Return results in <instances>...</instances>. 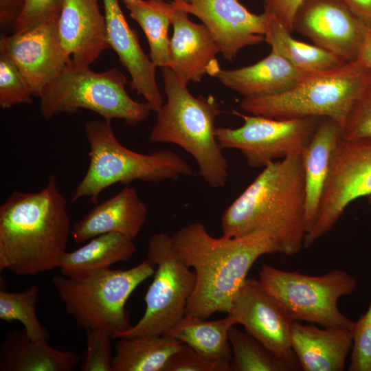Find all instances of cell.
I'll use <instances>...</instances> for the list:
<instances>
[{"instance_id":"obj_25","label":"cell","mask_w":371,"mask_h":371,"mask_svg":"<svg viewBox=\"0 0 371 371\" xmlns=\"http://www.w3.org/2000/svg\"><path fill=\"white\" fill-rule=\"evenodd\" d=\"M236 324L235 319L228 314L213 321L185 315L163 335L190 346L216 364L219 371H229L232 352L229 331Z\"/></svg>"},{"instance_id":"obj_31","label":"cell","mask_w":371,"mask_h":371,"mask_svg":"<svg viewBox=\"0 0 371 371\" xmlns=\"http://www.w3.org/2000/svg\"><path fill=\"white\" fill-rule=\"evenodd\" d=\"M38 289L32 285L19 292L0 291V319L11 322H20L27 336L32 339L49 341V334L37 317L36 304Z\"/></svg>"},{"instance_id":"obj_7","label":"cell","mask_w":371,"mask_h":371,"mask_svg":"<svg viewBox=\"0 0 371 371\" xmlns=\"http://www.w3.org/2000/svg\"><path fill=\"white\" fill-rule=\"evenodd\" d=\"M127 83L126 77L116 67L95 72L71 60L43 89L39 97L40 113L48 120L60 113L87 109L106 120L120 119L135 125L153 110L146 102H139L129 96Z\"/></svg>"},{"instance_id":"obj_35","label":"cell","mask_w":371,"mask_h":371,"mask_svg":"<svg viewBox=\"0 0 371 371\" xmlns=\"http://www.w3.org/2000/svg\"><path fill=\"white\" fill-rule=\"evenodd\" d=\"M349 371H371V302L355 322Z\"/></svg>"},{"instance_id":"obj_2","label":"cell","mask_w":371,"mask_h":371,"mask_svg":"<svg viewBox=\"0 0 371 371\" xmlns=\"http://www.w3.org/2000/svg\"><path fill=\"white\" fill-rule=\"evenodd\" d=\"M54 174L36 192L13 190L0 206V270L34 276L59 267L70 218Z\"/></svg>"},{"instance_id":"obj_19","label":"cell","mask_w":371,"mask_h":371,"mask_svg":"<svg viewBox=\"0 0 371 371\" xmlns=\"http://www.w3.org/2000/svg\"><path fill=\"white\" fill-rule=\"evenodd\" d=\"M207 74L217 78L244 98L284 92L309 75L296 69L273 50L253 65L232 70L222 69L216 61L210 67Z\"/></svg>"},{"instance_id":"obj_42","label":"cell","mask_w":371,"mask_h":371,"mask_svg":"<svg viewBox=\"0 0 371 371\" xmlns=\"http://www.w3.org/2000/svg\"><path fill=\"white\" fill-rule=\"evenodd\" d=\"M155 1H164V0H153ZM175 1H183V2H188L190 0H172Z\"/></svg>"},{"instance_id":"obj_26","label":"cell","mask_w":371,"mask_h":371,"mask_svg":"<svg viewBox=\"0 0 371 371\" xmlns=\"http://www.w3.org/2000/svg\"><path fill=\"white\" fill-rule=\"evenodd\" d=\"M136 252L133 240L118 233L97 236L79 249L66 252L59 269L63 275L82 279L121 261H127Z\"/></svg>"},{"instance_id":"obj_23","label":"cell","mask_w":371,"mask_h":371,"mask_svg":"<svg viewBox=\"0 0 371 371\" xmlns=\"http://www.w3.org/2000/svg\"><path fill=\"white\" fill-rule=\"evenodd\" d=\"M341 139V126L330 118H320L300 154L305 183L306 234L315 222L332 159Z\"/></svg>"},{"instance_id":"obj_27","label":"cell","mask_w":371,"mask_h":371,"mask_svg":"<svg viewBox=\"0 0 371 371\" xmlns=\"http://www.w3.org/2000/svg\"><path fill=\"white\" fill-rule=\"evenodd\" d=\"M181 345L163 334L118 338L112 371H164L168 360Z\"/></svg>"},{"instance_id":"obj_36","label":"cell","mask_w":371,"mask_h":371,"mask_svg":"<svg viewBox=\"0 0 371 371\" xmlns=\"http://www.w3.org/2000/svg\"><path fill=\"white\" fill-rule=\"evenodd\" d=\"M62 0H25L23 11L12 27V33L26 32L47 18Z\"/></svg>"},{"instance_id":"obj_20","label":"cell","mask_w":371,"mask_h":371,"mask_svg":"<svg viewBox=\"0 0 371 371\" xmlns=\"http://www.w3.org/2000/svg\"><path fill=\"white\" fill-rule=\"evenodd\" d=\"M170 40V67L185 85L197 82L216 61L220 48L204 24L191 21L188 13L174 9Z\"/></svg>"},{"instance_id":"obj_33","label":"cell","mask_w":371,"mask_h":371,"mask_svg":"<svg viewBox=\"0 0 371 371\" xmlns=\"http://www.w3.org/2000/svg\"><path fill=\"white\" fill-rule=\"evenodd\" d=\"M87 350L82 371H112L111 335L101 329H86Z\"/></svg>"},{"instance_id":"obj_16","label":"cell","mask_w":371,"mask_h":371,"mask_svg":"<svg viewBox=\"0 0 371 371\" xmlns=\"http://www.w3.org/2000/svg\"><path fill=\"white\" fill-rule=\"evenodd\" d=\"M227 314L273 352L280 356L293 352L291 346L293 321L259 279L247 278Z\"/></svg>"},{"instance_id":"obj_43","label":"cell","mask_w":371,"mask_h":371,"mask_svg":"<svg viewBox=\"0 0 371 371\" xmlns=\"http://www.w3.org/2000/svg\"><path fill=\"white\" fill-rule=\"evenodd\" d=\"M368 202L371 205V196L367 197Z\"/></svg>"},{"instance_id":"obj_22","label":"cell","mask_w":371,"mask_h":371,"mask_svg":"<svg viewBox=\"0 0 371 371\" xmlns=\"http://www.w3.org/2000/svg\"><path fill=\"white\" fill-rule=\"evenodd\" d=\"M353 330L293 323L291 346L303 371H343L352 350Z\"/></svg>"},{"instance_id":"obj_18","label":"cell","mask_w":371,"mask_h":371,"mask_svg":"<svg viewBox=\"0 0 371 371\" xmlns=\"http://www.w3.org/2000/svg\"><path fill=\"white\" fill-rule=\"evenodd\" d=\"M99 0H62L58 33L62 47L74 63L89 67L110 46Z\"/></svg>"},{"instance_id":"obj_14","label":"cell","mask_w":371,"mask_h":371,"mask_svg":"<svg viewBox=\"0 0 371 371\" xmlns=\"http://www.w3.org/2000/svg\"><path fill=\"white\" fill-rule=\"evenodd\" d=\"M293 30L344 63L358 60L370 31L341 0H305Z\"/></svg>"},{"instance_id":"obj_17","label":"cell","mask_w":371,"mask_h":371,"mask_svg":"<svg viewBox=\"0 0 371 371\" xmlns=\"http://www.w3.org/2000/svg\"><path fill=\"white\" fill-rule=\"evenodd\" d=\"M107 39L120 61L131 76L133 91L142 95L154 111L164 100L156 81V66L142 48L138 35L128 25L119 0H102Z\"/></svg>"},{"instance_id":"obj_9","label":"cell","mask_w":371,"mask_h":371,"mask_svg":"<svg viewBox=\"0 0 371 371\" xmlns=\"http://www.w3.org/2000/svg\"><path fill=\"white\" fill-rule=\"evenodd\" d=\"M259 280L281 304L293 322H306L322 327L354 330L355 322L339 309L338 300L352 294L355 278L341 269L310 276L263 265Z\"/></svg>"},{"instance_id":"obj_40","label":"cell","mask_w":371,"mask_h":371,"mask_svg":"<svg viewBox=\"0 0 371 371\" xmlns=\"http://www.w3.org/2000/svg\"><path fill=\"white\" fill-rule=\"evenodd\" d=\"M369 29L371 30V0H341Z\"/></svg>"},{"instance_id":"obj_10","label":"cell","mask_w":371,"mask_h":371,"mask_svg":"<svg viewBox=\"0 0 371 371\" xmlns=\"http://www.w3.org/2000/svg\"><path fill=\"white\" fill-rule=\"evenodd\" d=\"M157 266L154 279L145 295V312L128 329L111 337L162 335L185 315L195 285V273L175 250L172 236L166 233L150 236L147 257Z\"/></svg>"},{"instance_id":"obj_28","label":"cell","mask_w":371,"mask_h":371,"mask_svg":"<svg viewBox=\"0 0 371 371\" xmlns=\"http://www.w3.org/2000/svg\"><path fill=\"white\" fill-rule=\"evenodd\" d=\"M122 1L147 38L152 62L156 67H170L168 30L174 12L172 3L153 0Z\"/></svg>"},{"instance_id":"obj_12","label":"cell","mask_w":371,"mask_h":371,"mask_svg":"<svg viewBox=\"0 0 371 371\" xmlns=\"http://www.w3.org/2000/svg\"><path fill=\"white\" fill-rule=\"evenodd\" d=\"M371 196V139H344L333 155L307 248L329 232L355 200Z\"/></svg>"},{"instance_id":"obj_37","label":"cell","mask_w":371,"mask_h":371,"mask_svg":"<svg viewBox=\"0 0 371 371\" xmlns=\"http://www.w3.org/2000/svg\"><path fill=\"white\" fill-rule=\"evenodd\" d=\"M164 371H219V369L192 347L182 344L168 360Z\"/></svg>"},{"instance_id":"obj_8","label":"cell","mask_w":371,"mask_h":371,"mask_svg":"<svg viewBox=\"0 0 371 371\" xmlns=\"http://www.w3.org/2000/svg\"><path fill=\"white\" fill-rule=\"evenodd\" d=\"M154 273L155 265L145 259L131 269L107 268L82 279L58 274L52 282L67 313L78 327L101 328L112 336L132 326L126 301Z\"/></svg>"},{"instance_id":"obj_34","label":"cell","mask_w":371,"mask_h":371,"mask_svg":"<svg viewBox=\"0 0 371 371\" xmlns=\"http://www.w3.org/2000/svg\"><path fill=\"white\" fill-rule=\"evenodd\" d=\"M342 139H371V82L352 107L342 126Z\"/></svg>"},{"instance_id":"obj_39","label":"cell","mask_w":371,"mask_h":371,"mask_svg":"<svg viewBox=\"0 0 371 371\" xmlns=\"http://www.w3.org/2000/svg\"><path fill=\"white\" fill-rule=\"evenodd\" d=\"M25 0H0V25L2 28L13 27L21 15Z\"/></svg>"},{"instance_id":"obj_24","label":"cell","mask_w":371,"mask_h":371,"mask_svg":"<svg viewBox=\"0 0 371 371\" xmlns=\"http://www.w3.org/2000/svg\"><path fill=\"white\" fill-rule=\"evenodd\" d=\"M80 360L73 351L57 350L47 340L30 338L24 328L10 332L0 348L1 371H71Z\"/></svg>"},{"instance_id":"obj_41","label":"cell","mask_w":371,"mask_h":371,"mask_svg":"<svg viewBox=\"0 0 371 371\" xmlns=\"http://www.w3.org/2000/svg\"><path fill=\"white\" fill-rule=\"evenodd\" d=\"M358 60L371 69V30L365 39Z\"/></svg>"},{"instance_id":"obj_3","label":"cell","mask_w":371,"mask_h":371,"mask_svg":"<svg viewBox=\"0 0 371 371\" xmlns=\"http://www.w3.org/2000/svg\"><path fill=\"white\" fill-rule=\"evenodd\" d=\"M305 183L300 155L273 161L225 210L223 235L269 233L280 253L298 254L306 234Z\"/></svg>"},{"instance_id":"obj_1","label":"cell","mask_w":371,"mask_h":371,"mask_svg":"<svg viewBox=\"0 0 371 371\" xmlns=\"http://www.w3.org/2000/svg\"><path fill=\"white\" fill-rule=\"evenodd\" d=\"M172 238L178 255L195 273L186 315L201 319L216 312L227 314L254 263L263 255L280 253L268 232L217 238L198 222L181 227Z\"/></svg>"},{"instance_id":"obj_29","label":"cell","mask_w":371,"mask_h":371,"mask_svg":"<svg viewBox=\"0 0 371 371\" xmlns=\"http://www.w3.org/2000/svg\"><path fill=\"white\" fill-rule=\"evenodd\" d=\"M265 41L293 67L311 74L335 68L342 64L339 58L315 45L295 39L291 32L271 17Z\"/></svg>"},{"instance_id":"obj_38","label":"cell","mask_w":371,"mask_h":371,"mask_svg":"<svg viewBox=\"0 0 371 371\" xmlns=\"http://www.w3.org/2000/svg\"><path fill=\"white\" fill-rule=\"evenodd\" d=\"M305 0H264L266 14L280 23L291 32L295 14Z\"/></svg>"},{"instance_id":"obj_13","label":"cell","mask_w":371,"mask_h":371,"mask_svg":"<svg viewBox=\"0 0 371 371\" xmlns=\"http://www.w3.org/2000/svg\"><path fill=\"white\" fill-rule=\"evenodd\" d=\"M60 8L61 5L26 32L0 38V54L14 62L34 97L39 98L43 89L71 60L64 52L59 37Z\"/></svg>"},{"instance_id":"obj_21","label":"cell","mask_w":371,"mask_h":371,"mask_svg":"<svg viewBox=\"0 0 371 371\" xmlns=\"http://www.w3.org/2000/svg\"><path fill=\"white\" fill-rule=\"evenodd\" d=\"M147 213L136 190L126 186L89 211L73 226L71 235L76 243L106 233H118L133 240L144 225Z\"/></svg>"},{"instance_id":"obj_11","label":"cell","mask_w":371,"mask_h":371,"mask_svg":"<svg viewBox=\"0 0 371 371\" xmlns=\"http://www.w3.org/2000/svg\"><path fill=\"white\" fill-rule=\"evenodd\" d=\"M243 120L235 128H216V137L223 148L237 149L251 168L293 155H300L311 139L319 123L317 117L279 120L249 115L233 110Z\"/></svg>"},{"instance_id":"obj_6","label":"cell","mask_w":371,"mask_h":371,"mask_svg":"<svg viewBox=\"0 0 371 371\" xmlns=\"http://www.w3.org/2000/svg\"><path fill=\"white\" fill-rule=\"evenodd\" d=\"M371 82V69L359 60L311 74L275 95L243 98L240 108L254 115L284 120L330 118L342 126L356 100Z\"/></svg>"},{"instance_id":"obj_30","label":"cell","mask_w":371,"mask_h":371,"mask_svg":"<svg viewBox=\"0 0 371 371\" xmlns=\"http://www.w3.org/2000/svg\"><path fill=\"white\" fill-rule=\"evenodd\" d=\"M229 341L232 352L229 371L302 370L294 352L286 356L278 355L234 326L229 329Z\"/></svg>"},{"instance_id":"obj_5","label":"cell","mask_w":371,"mask_h":371,"mask_svg":"<svg viewBox=\"0 0 371 371\" xmlns=\"http://www.w3.org/2000/svg\"><path fill=\"white\" fill-rule=\"evenodd\" d=\"M85 135L89 145L90 161L73 192L72 202L87 198L96 204L100 194L115 183L177 180L192 173L188 163L173 151L142 154L124 146L117 139L111 120L88 122Z\"/></svg>"},{"instance_id":"obj_32","label":"cell","mask_w":371,"mask_h":371,"mask_svg":"<svg viewBox=\"0 0 371 371\" xmlns=\"http://www.w3.org/2000/svg\"><path fill=\"white\" fill-rule=\"evenodd\" d=\"M32 97L26 82L14 62L0 54V106L10 109L21 104H30Z\"/></svg>"},{"instance_id":"obj_4","label":"cell","mask_w":371,"mask_h":371,"mask_svg":"<svg viewBox=\"0 0 371 371\" xmlns=\"http://www.w3.org/2000/svg\"><path fill=\"white\" fill-rule=\"evenodd\" d=\"M161 70L167 100L156 111L149 141L179 146L196 161L201 177L210 186L224 187L228 161L215 133L220 104L211 95L194 96L170 67Z\"/></svg>"},{"instance_id":"obj_15","label":"cell","mask_w":371,"mask_h":371,"mask_svg":"<svg viewBox=\"0 0 371 371\" xmlns=\"http://www.w3.org/2000/svg\"><path fill=\"white\" fill-rule=\"evenodd\" d=\"M174 9L199 18L209 30L225 59L233 60L245 47L265 41L271 16L249 12L238 0H190L171 2Z\"/></svg>"}]
</instances>
